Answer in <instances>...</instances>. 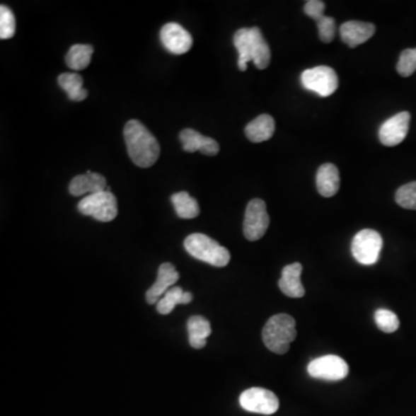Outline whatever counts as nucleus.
<instances>
[{"mask_svg":"<svg viewBox=\"0 0 416 416\" xmlns=\"http://www.w3.org/2000/svg\"><path fill=\"white\" fill-rule=\"evenodd\" d=\"M124 139L129 156L140 168L154 166L160 156V144L139 120H129L124 127Z\"/></svg>","mask_w":416,"mask_h":416,"instance_id":"obj_1","label":"nucleus"},{"mask_svg":"<svg viewBox=\"0 0 416 416\" xmlns=\"http://www.w3.org/2000/svg\"><path fill=\"white\" fill-rule=\"evenodd\" d=\"M233 45L238 51L240 71H246L250 62L259 69H265L271 63V49L258 27L238 29L233 35Z\"/></svg>","mask_w":416,"mask_h":416,"instance_id":"obj_2","label":"nucleus"},{"mask_svg":"<svg viewBox=\"0 0 416 416\" xmlns=\"http://www.w3.org/2000/svg\"><path fill=\"white\" fill-rule=\"evenodd\" d=\"M296 337V322L291 316L279 313L268 319L262 328V341L273 353L284 355Z\"/></svg>","mask_w":416,"mask_h":416,"instance_id":"obj_3","label":"nucleus"},{"mask_svg":"<svg viewBox=\"0 0 416 416\" xmlns=\"http://www.w3.org/2000/svg\"><path fill=\"white\" fill-rule=\"evenodd\" d=\"M184 248L193 258L208 265L224 267L231 262V253L204 233H192L184 241Z\"/></svg>","mask_w":416,"mask_h":416,"instance_id":"obj_4","label":"nucleus"},{"mask_svg":"<svg viewBox=\"0 0 416 416\" xmlns=\"http://www.w3.org/2000/svg\"><path fill=\"white\" fill-rule=\"evenodd\" d=\"M78 211L86 216H93L100 222H110L118 214L117 199L111 191L89 195L78 204Z\"/></svg>","mask_w":416,"mask_h":416,"instance_id":"obj_5","label":"nucleus"},{"mask_svg":"<svg viewBox=\"0 0 416 416\" xmlns=\"http://www.w3.org/2000/svg\"><path fill=\"white\" fill-rule=\"evenodd\" d=\"M383 248V238L379 231L363 229L355 235L352 242L354 258L362 265H374L379 262Z\"/></svg>","mask_w":416,"mask_h":416,"instance_id":"obj_6","label":"nucleus"},{"mask_svg":"<svg viewBox=\"0 0 416 416\" xmlns=\"http://www.w3.org/2000/svg\"><path fill=\"white\" fill-rule=\"evenodd\" d=\"M301 83L308 91H311L322 98H328L339 87V78L332 67H317L306 69L302 73Z\"/></svg>","mask_w":416,"mask_h":416,"instance_id":"obj_7","label":"nucleus"},{"mask_svg":"<svg viewBox=\"0 0 416 416\" xmlns=\"http://www.w3.org/2000/svg\"><path fill=\"white\" fill-rule=\"evenodd\" d=\"M270 226V215L262 199H253L248 204L243 222V233L246 240L255 242L262 238Z\"/></svg>","mask_w":416,"mask_h":416,"instance_id":"obj_8","label":"nucleus"},{"mask_svg":"<svg viewBox=\"0 0 416 416\" xmlns=\"http://www.w3.org/2000/svg\"><path fill=\"white\" fill-rule=\"evenodd\" d=\"M308 372L313 379L337 381L346 379L349 374V366L340 357L325 355L312 359L308 366Z\"/></svg>","mask_w":416,"mask_h":416,"instance_id":"obj_9","label":"nucleus"},{"mask_svg":"<svg viewBox=\"0 0 416 416\" xmlns=\"http://www.w3.org/2000/svg\"><path fill=\"white\" fill-rule=\"evenodd\" d=\"M240 405L250 413L272 415L279 410V399L270 390L251 388L241 394Z\"/></svg>","mask_w":416,"mask_h":416,"instance_id":"obj_10","label":"nucleus"},{"mask_svg":"<svg viewBox=\"0 0 416 416\" xmlns=\"http://www.w3.org/2000/svg\"><path fill=\"white\" fill-rule=\"evenodd\" d=\"M161 43L171 54H183L192 47V36L176 23H167L160 32Z\"/></svg>","mask_w":416,"mask_h":416,"instance_id":"obj_11","label":"nucleus"},{"mask_svg":"<svg viewBox=\"0 0 416 416\" xmlns=\"http://www.w3.org/2000/svg\"><path fill=\"white\" fill-rule=\"evenodd\" d=\"M410 114L403 111L400 114L391 117L379 129V140L388 147L399 145L406 139L410 129Z\"/></svg>","mask_w":416,"mask_h":416,"instance_id":"obj_12","label":"nucleus"},{"mask_svg":"<svg viewBox=\"0 0 416 416\" xmlns=\"http://www.w3.org/2000/svg\"><path fill=\"white\" fill-rule=\"evenodd\" d=\"M180 279V273L171 262H163L158 267V277L153 286L146 293V301L149 304H158L164 294L173 288Z\"/></svg>","mask_w":416,"mask_h":416,"instance_id":"obj_13","label":"nucleus"},{"mask_svg":"<svg viewBox=\"0 0 416 416\" xmlns=\"http://www.w3.org/2000/svg\"><path fill=\"white\" fill-rule=\"evenodd\" d=\"M180 139L183 144V149L187 153L202 151V154L207 156H214L220 151L218 141L209 137L202 136V133L197 132L196 129H185L180 133Z\"/></svg>","mask_w":416,"mask_h":416,"instance_id":"obj_14","label":"nucleus"},{"mask_svg":"<svg viewBox=\"0 0 416 416\" xmlns=\"http://www.w3.org/2000/svg\"><path fill=\"white\" fill-rule=\"evenodd\" d=\"M107 190V180L101 173L88 171L83 175L74 177L69 183V191L72 196L80 197L83 195H94Z\"/></svg>","mask_w":416,"mask_h":416,"instance_id":"obj_15","label":"nucleus"},{"mask_svg":"<svg viewBox=\"0 0 416 416\" xmlns=\"http://www.w3.org/2000/svg\"><path fill=\"white\" fill-rule=\"evenodd\" d=\"M375 32V25L362 21H348L340 27L341 40L349 47H357L369 41Z\"/></svg>","mask_w":416,"mask_h":416,"instance_id":"obj_16","label":"nucleus"},{"mask_svg":"<svg viewBox=\"0 0 416 416\" xmlns=\"http://www.w3.org/2000/svg\"><path fill=\"white\" fill-rule=\"evenodd\" d=\"M303 267L300 262H294L286 266L281 273L279 288L286 296L301 299L306 295V289L301 282Z\"/></svg>","mask_w":416,"mask_h":416,"instance_id":"obj_17","label":"nucleus"},{"mask_svg":"<svg viewBox=\"0 0 416 416\" xmlns=\"http://www.w3.org/2000/svg\"><path fill=\"white\" fill-rule=\"evenodd\" d=\"M319 195L325 198L335 196L340 189V175L333 163H325L319 167L316 177Z\"/></svg>","mask_w":416,"mask_h":416,"instance_id":"obj_18","label":"nucleus"},{"mask_svg":"<svg viewBox=\"0 0 416 416\" xmlns=\"http://www.w3.org/2000/svg\"><path fill=\"white\" fill-rule=\"evenodd\" d=\"M275 132V122L273 117L262 114L250 122L245 127V136L250 141L259 144L267 141Z\"/></svg>","mask_w":416,"mask_h":416,"instance_id":"obj_19","label":"nucleus"},{"mask_svg":"<svg viewBox=\"0 0 416 416\" xmlns=\"http://www.w3.org/2000/svg\"><path fill=\"white\" fill-rule=\"evenodd\" d=\"M189 342L195 349H202L206 346L207 337L211 335V324L202 316H192L187 320Z\"/></svg>","mask_w":416,"mask_h":416,"instance_id":"obj_20","label":"nucleus"},{"mask_svg":"<svg viewBox=\"0 0 416 416\" xmlns=\"http://www.w3.org/2000/svg\"><path fill=\"white\" fill-rule=\"evenodd\" d=\"M58 83L67 93L71 101L81 102L88 96V91L83 88V79L78 73H63L58 76Z\"/></svg>","mask_w":416,"mask_h":416,"instance_id":"obj_21","label":"nucleus"},{"mask_svg":"<svg viewBox=\"0 0 416 416\" xmlns=\"http://www.w3.org/2000/svg\"><path fill=\"white\" fill-rule=\"evenodd\" d=\"M192 294L190 293V291H186L185 293L182 288L175 286V287L168 290L161 300L158 301V304H156V309H158V313H161V315H169L176 308V306H178V304H189V303L192 302Z\"/></svg>","mask_w":416,"mask_h":416,"instance_id":"obj_22","label":"nucleus"},{"mask_svg":"<svg viewBox=\"0 0 416 416\" xmlns=\"http://www.w3.org/2000/svg\"><path fill=\"white\" fill-rule=\"evenodd\" d=\"M171 202L173 204L176 214L180 219H195L200 214V207L198 202L193 197L190 196L185 191L177 192L171 196Z\"/></svg>","mask_w":416,"mask_h":416,"instance_id":"obj_23","label":"nucleus"},{"mask_svg":"<svg viewBox=\"0 0 416 416\" xmlns=\"http://www.w3.org/2000/svg\"><path fill=\"white\" fill-rule=\"evenodd\" d=\"M93 52H94V47L92 45H72L69 47V52L65 57L67 67L74 71H82V69H87L91 64V60H92Z\"/></svg>","mask_w":416,"mask_h":416,"instance_id":"obj_24","label":"nucleus"},{"mask_svg":"<svg viewBox=\"0 0 416 416\" xmlns=\"http://www.w3.org/2000/svg\"><path fill=\"white\" fill-rule=\"evenodd\" d=\"M375 322L379 330L385 333H393L400 325L398 316L388 309L376 310Z\"/></svg>","mask_w":416,"mask_h":416,"instance_id":"obj_25","label":"nucleus"},{"mask_svg":"<svg viewBox=\"0 0 416 416\" xmlns=\"http://www.w3.org/2000/svg\"><path fill=\"white\" fill-rule=\"evenodd\" d=\"M16 35V16L10 7L0 6V38L8 40Z\"/></svg>","mask_w":416,"mask_h":416,"instance_id":"obj_26","label":"nucleus"},{"mask_svg":"<svg viewBox=\"0 0 416 416\" xmlns=\"http://www.w3.org/2000/svg\"><path fill=\"white\" fill-rule=\"evenodd\" d=\"M395 202L401 207L416 211V182L399 187L395 193Z\"/></svg>","mask_w":416,"mask_h":416,"instance_id":"obj_27","label":"nucleus"},{"mask_svg":"<svg viewBox=\"0 0 416 416\" xmlns=\"http://www.w3.org/2000/svg\"><path fill=\"white\" fill-rule=\"evenodd\" d=\"M397 71L401 76L407 78L410 76L416 71V47L415 49H406L403 51L398 60Z\"/></svg>","mask_w":416,"mask_h":416,"instance_id":"obj_28","label":"nucleus"},{"mask_svg":"<svg viewBox=\"0 0 416 416\" xmlns=\"http://www.w3.org/2000/svg\"><path fill=\"white\" fill-rule=\"evenodd\" d=\"M318 28L319 38L324 43H331L335 36V20L331 16H323L316 20Z\"/></svg>","mask_w":416,"mask_h":416,"instance_id":"obj_29","label":"nucleus"},{"mask_svg":"<svg viewBox=\"0 0 416 416\" xmlns=\"http://www.w3.org/2000/svg\"><path fill=\"white\" fill-rule=\"evenodd\" d=\"M324 11L325 3L320 0H309L304 5V13L315 21L324 16Z\"/></svg>","mask_w":416,"mask_h":416,"instance_id":"obj_30","label":"nucleus"}]
</instances>
